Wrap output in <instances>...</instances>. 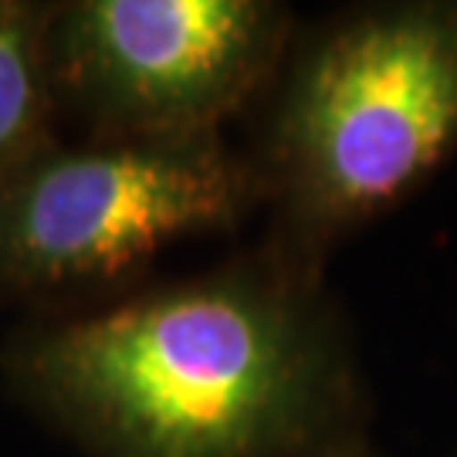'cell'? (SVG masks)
I'll return each mask as SVG.
<instances>
[{
    "mask_svg": "<svg viewBox=\"0 0 457 457\" xmlns=\"http://www.w3.org/2000/svg\"><path fill=\"white\" fill-rule=\"evenodd\" d=\"M7 373L92 457H332L370 424L326 271L264 241L34 328Z\"/></svg>",
    "mask_w": 457,
    "mask_h": 457,
    "instance_id": "obj_1",
    "label": "cell"
},
{
    "mask_svg": "<svg viewBox=\"0 0 457 457\" xmlns=\"http://www.w3.org/2000/svg\"><path fill=\"white\" fill-rule=\"evenodd\" d=\"M245 153L262 241L326 271L457 156V0L370 4L295 31Z\"/></svg>",
    "mask_w": 457,
    "mask_h": 457,
    "instance_id": "obj_2",
    "label": "cell"
},
{
    "mask_svg": "<svg viewBox=\"0 0 457 457\" xmlns=\"http://www.w3.org/2000/svg\"><path fill=\"white\" fill-rule=\"evenodd\" d=\"M258 211L251 160L224 132L54 143L0 190V285H109L180 241L237 230Z\"/></svg>",
    "mask_w": 457,
    "mask_h": 457,
    "instance_id": "obj_3",
    "label": "cell"
},
{
    "mask_svg": "<svg viewBox=\"0 0 457 457\" xmlns=\"http://www.w3.org/2000/svg\"><path fill=\"white\" fill-rule=\"evenodd\" d=\"M275 0H75L51 7L54 102L88 139L224 132L268 96L295 41Z\"/></svg>",
    "mask_w": 457,
    "mask_h": 457,
    "instance_id": "obj_4",
    "label": "cell"
},
{
    "mask_svg": "<svg viewBox=\"0 0 457 457\" xmlns=\"http://www.w3.org/2000/svg\"><path fill=\"white\" fill-rule=\"evenodd\" d=\"M48 21L51 7L0 0V190L54 146Z\"/></svg>",
    "mask_w": 457,
    "mask_h": 457,
    "instance_id": "obj_5",
    "label": "cell"
},
{
    "mask_svg": "<svg viewBox=\"0 0 457 457\" xmlns=\"http://www.w3.org/2000/svg\"><path fill=\"white\" fill-rule=\"evenodd\" d=\"M332 457H383V454L370 444V437H362V441L349 444V447H343V451H336Z\"/></svg>",
    "mask_w": 457,
    "mask_h": 457,
    "instance_id": "obj_6",
    "label": "cell"
}]
</instances>
